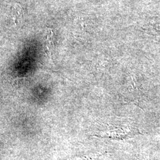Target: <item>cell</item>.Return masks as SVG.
<instances>
[{"instance_id": "obj_1", "label": "cell", "mask_w": 160, "mask_h": 160, "mask_svg": "<svg viewBox=\"0 0 160 160\" xmlns=\"http://www.w3.org/2000/svg\"><path fill=\"white\" fill-rule=\"evenodd\" d=\"M139 131L133 125H124L114 127L113 129L101 132L95 136L102 138H108L115 140L125 139L133 137L138 134Z\"/></svg>"}, {"instance_id": "obj_2", "label": "cell", "mask_w": 160, "mask_h": 160, "mask_svg": "<svg viewBox=\"0 0 160 160\" xmlns=\"http://www.w3.org/2000/svg\"><path fill=\"white\" fill-rule=\"evenodd\" d=\"M12 15L15 25L18 24L22 20L23 16V9L20 4L17 3L14 4L12 9Z\"/></svg>"}, {"instance_id": "obj_3", "label": "cell", "mask_w": 160, "mask_h": 160, "mask_svg": "<svg viewBox=\"0 0 160 160\" xmlns=\"http://www.w3.org/2000/svg\"><path fill=\"white\" fill-rule=\"evenodd\" d=\"M53 32L51 29H47L46 31V39H45V43H46V49L47 51L49 52V55H51L52 52L54 48L53 40Z\"/></svg>"}]
</instances>
